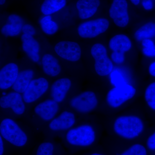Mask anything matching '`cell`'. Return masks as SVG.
I'll return each instance as SVG.
<instances>
[{
	"label": "cell",
	"mask_w": 155,
	"mask_h": 155,
	"mask_svg": "<svg viewBox=\"0 0 155 155\" xmlns=\"http://www.w3.org/2000/svg\"><path fill=\"white\" fill-rule=\"evenodd\" d=\"M65 145L70 149L86 148L94 144L97 140L95 128L89 124L72 127L63 137Z\"/></svg>",
	"instance_id": "cell-1"
},
{
	"label": "cell",
	"mask_w": 155,
	"mask_h": 155,
	"mask_svg": "<svg viewBox=\"0 0 155 155\" xmlns=\"http://www.w3.org/2000/svg\"><path fill=\"white\" fill-rule=\"evenodd\" d=\"M0 134L8 144L16 148H24L30 142L27 132L16 121L9 117L1 121Z\"/></svg>",
	"instance_id": "cell-2"
},
{
	"label": "cell",
	"mask_w": 155,
	"mask_h": 155,
	"mask_svg": "<svg viewBox=\"0 0 155 155\" xmlns=\"http://www.w3.org/2000/svg\"><path fill=\"white\" fill-rule=\"evenodd\" d=\"M144 123L141 118L134 115H124L116 118L113 125L114 132L119 137L132 140L143 132Z\"/></svg>",
	"instance_id": "cell-3"
},
{
	"label": "cell",
	"mask_w": 155,
	"mask_h": 155,
	"mask_svg": "<svg viewBox=\"0 0 155 155\" xmlns=\"http://www.w3.org/2000/svg\"><path fill=\"white\" fill-rule=\"evenodd\" d=\"M99 101L95 93L91 91L82 92L70 99V107L78 114H88L94 111L98 105Z\"/></svg>",
	"instance_id": "cell-4"
},
{
	"label": "cell",
	"mask_w": 155,
	"mask_h": 155,
	"mask_svg": "<svg viewBox=\"0 0 155 155\" xmlns=\"http://www.w3.org/2000/svg\"><path fill=\"white\" fill-rule=\"evenodd\" d=\"M136 89L130 84H125L114 87L110 90L106 96V101L111 108L116 109L133 98Z\"/></svg>",
	"instance_id": "cell-5"
},
{
	"label": "cell",
	"mask_w": 155,
	"mask_h": 155,
	"mask_svg": "<svg viewBox=\"0 0 155 155\" xmlns=\"http://www.w3.org/2000/svg\"><path fill=\"white\" fill-rule=\"evenodd\" d=\"M91 53L94 60L95 70L98 75L105 76L112 72L113 63L108 58L107 50L103 45L97 43L94 45Z\"/></svg>",
	"instance_id": "cell-6"
},
{
	"label": "cell",
	"mask_w": 155,
	"mask_h": 155,
	"mask_svg": "<svg viewBox=\"0 0 155 155\" xmlns=\"http://www.w3.org/2000/svg\"><path fill=\"white\" fill-rule=\"evenodd\" d=\"M49 88V83L44 77L34 78L22 94L23 100L27 104H33L41 97Z\"/></svg>",
	"instance_id": "cell-7"
},
{
	"label": "cell",
	"mask_w": 155,
	"mask_h": 155,
	"mask_svg": "<svg viewBox=\"0 0 155 155\" xmlns=\"http://www.w3.org/2000/svg\"><path fill=\"white\" fill-rule=\"evenodd\" d=\"M110 23L105 18H98L81 23L78 28V35L84 38H92L105 32Z\"/></svg>",
	"instance_id": "cell-8"
},
{
	"label": "cell",
	"mask_w": 155,
	"mask_h": 155,
	"mask_svg": "<svg viewBox=\"0 0 155 155\" xmlns=\"http://www.w3.org/2000/svg\"><path fill=\"white\" fill-rule=\"evenodd\" d=\"M76 121L75 114L72 111L65 110L48 123V130L54 134L66 132L74 127Z\"/></svg>",
	"instance_id": "cell-9"
},
{
	"label": "cell",
	"mask_w": 155,
	"mask_h": 155,
	"mask_svg": "<svg viewBox=\"0 0 155 155\" xmlns=\"http://www.w3.org/2000/svg\"><path fill=\"white\" fill-rule=\"evenodd\" d=\"M0 107L3 110H10L18 116H22L26 112V104L22 94L14 91L1 97Z\"/></svg>",
	"instance_id": "cell-10"
},
{
	"label": "cell",
	"mask_w": 155,
	"mask_h": 155,
	"mask_svg": "<svg viewBox=\"0 0 155 155\" xmlns=\"http://www.w3.org/2000/svg\"><path fill=\"white\" fill-rule=\"evenodd\" d=\"M60 109V104L52 98L48 99L34 107L33 115L40 121L48 123L57 116Z\"/></svg>",
	"instance_id": "cell-11"
},
{
	"label": "cell",
	"mask_w": 155,
	"mask_h": 155,
	"mask_svg": "<svg viewBox=\"0 0 155 155\" xmlns=\"http://www.w3.org/2000/svg\"><path fill=\"white\" fill-rule=\"evenodd\" d=\"M54 49L60 58L70 62L78 61L81 57V48L75 42L69 41L59 42L55 45Z\"/></svg>",
	"instance_id": "cell-12"
},
{
	"label": "cell",
	"mask_w": 155,
	"mask_h": 155,
	"mask_svg": "<svg viewBox=\"0 0 155 155\" xmlns=\"http://www.w3.org/2000/svg\"><path fill=\"white\" fill-rule=\"evenodd\" d=\"M128 5L126 0H114L109 10V14L114 23L120 27H124L128 24Z\"/></svg>",
	"instance_id": "cell-13"
},
{
	"label": "cell",
	"mask_w": 155,
	"mask_h": 155,
	"mask_svg": "<svg viewBox=\"0 0 155 155\" xmlns=\"http://www.w3.org/2000/svg\"><path fill=\"white\" fill-rule=\"evenodd\" d=\"M72 85V81L69 78H61L57 79L51 85V98L59 104H62L67 99Z\"/></svg>",
	"instance_id": "cell-14"
},
{
	"label": "cell",
	"mask_w": 155,
	"mask_h": 155,
	"mask_svg": "<svg viewBox=\"0 0 155 155\" xmlns=\"http://www.w3.org/2000/svg\"><path fill=\"white\" fill-rule=\"evenodd\" d=\"M19 68L16 63L11 62L0 70V89L6 90L12 87L18 77Z\"/></svg>",
	"instance_id": "cell-15"
},
{
	"label": "cell",
	"mask_w": 155,
	"mask_h": 155,
	"mask_svg": "<svg viewBox=\"0 0 155 155\" xmlns=\"http://www.w3.org/2000/svg\"><path fill=\"white\" fill-rule=\"evenodd\" d=\"M101 2L100 0H78L76 4L79 18L88 19L96 13Z\"/></svg>",
	"instance_id": "cell-16"
},
{
	"label": "cell",
	"mask_w": 155,
	"mask_h": 155,
	"mask_svg": "<svg viewBox=\"0 0 155 155\" xmlns=\"http://www.w3.org/2000/svg\"><path fill=\"white\" fill-rule=\"evenodd\" d=\"M41 65L44 72L50 77H57L62 71V68L58 59L48 53L43 56Z\"/></svg>",
	"instance_id": "cell-17"
},
{
	"label": "cell",
	"mask_w": 155,
	"mask_h": 155,
	"mask_svg": "<svg viewBox=\"0 0 155 155\" xmlns=\"http://www.w3.org/2000/svg\"><path fill=\"white\" fill-rule=\"evenodd\" d=\"M34 75L35 72L33 69H26L21 70L19 72L17 80L12 86L13 90L22 94L34 79Z\"/></svg>",
	"instance_id": "cell-18"
},
{
	"label": "cell",
	"mask_w": 155,
	"mask_h": 155,
	"mask_svg": "<svg viewBox=\"0 0 155 155\" xmlns=\"http://www.w3.org/2000/svg\"><path fill=\"white\" fill-rule=\"evenodd\" d=\"M34 155H65V153L60 144L49 140L41 143Z\"/></svg>",
	"instance_id": "cell-19"
},
{
	"label": "cell",
	"mask_w": 155,
	"mask_h": 155,
	"mask_svg": "<svg viewBox=\"0 0 155 155\" xmlns=\"http://www.w3.org/2000/svg\"><path fill=\"white\" fill-rule=\"evenodd\" d=\"M109 46L114 51L125 53L131 48V41L126 35H117L111 39L109 42Z\"/></svg>",
	"instance_id": "cell-20"
},
{
	"label": "cell",
	"mask_w": 155,
	"mask_h": 155,
	"mask_svg": "<svg viewBox=\"0 0 155 155\" xmlns=\"http://www.w3.org/2000/svg\"><path fill=\"white\" fill-rule=\"evenodd\" d=\"M67 2V0H44L41 6V11L45 16L51 15L64 8Z\"/></svg>",
	"instance_id": "cell-21"
},
{
	"label": "cell",
	"mask_w": 155,
	"mask_h": 155,
	"mask_svg": "<svg viewBox=\"0 0 155 155\" xmlns=\"http://www.w3.org/2000/svg\"><path fill=\"white\" fill-rule=\"evenodd\" d=\"M155 35V23L149 22L143 25L136 31L134 36L137 41L152 38Z\"/></svg>",
	"instance_id": "cell-22"
},
{
	"label": "cell",
	"mask_w": 155,
	"mask_h": 155,
	"mask_svg": "<svg viewBox=\"0 0 155 155\" xmlns=\"http://www.w3.org/2000/svg\"><path fill=\"white\" fill-rule=\"evenodd\" d=\"M42 30L48 35H52L58 31L59 27L58 24L52 20L51 15L45 16L40 20Z\"/></svg>",
	"instance_id": "cell-23"
},
{
	"label": "cell",
	"mask_w": 155,
	"mask_h": 155,
	"mask_svg": "<svg viewBox=\"0 0 155 155\" xmlns=\"http://www.w3.org/2000/svg\"><path fill=\"white\" fill-rule=\"evenodd\" d=\"M144 97L148 107L155 111V82L151 83L146 89Z\"/></svg>",
	"instance_id": "cell-24"
},
{
	"label": "cell",
	"mask_w": 155,
	"mask_h": 155,
	"mask_svg": "<svg viewBox=\"0 0 155 155\" xmlns=\"http://www.w3.org/2000/svg\"><path fill=\"white\" fill-rule=\"evenodd\" d=\"M116 155H148L147 148L140 143H135Z\"/></svg>",
	"instance_id": "cell-25"
},
{
	"label": "cell",
	"mask_w": 155,
	"mask_h": 155,
	"mask_svg": "<svg viewBox=\"0 0 155 155\" xmlns=\"http://www.w3.org/2000/svg\"><path fill=\"white\" fill-rule=\"evenodd\" d=\"M22 26L8 23L2 26L1 33L5 37H15L22 31Z\"/></svg>",
	"instance_id": "cell-26"
},
{
	"label": "cell",
	"mask_w": 155,
	"mask_h": 155,
	"mask_svg": "<svg viewBox=\"0 0 155 155\" xmlns=\"http://www.w3.org/2000/svg\"><path fill=\"white\" fill-rule=\"evenodd\" d=\"M21 39L22 43L26 45L28 47L32 49L36 53H39L40 45L38 42L33 36L23 34L21 36Z\"/></svg>",
	"instance_id": "cell-27"
},
{
	"label": "cell",
	"mask_w": 155,
	"mask_h": 155,
	"mask_svg": "<svg viewBox=\"0 0 155 155\" xmlns=\"http://www.w3.org/2000/svg\"><path fill=\"white\" fill-rule=\"evenodd\" d=\"M110 78L111 82L115 87L120 86L126 84L123 75L117 70L111 72Z\"/></svg>",
	"instance_id": "cell-28"
},
{
	"label": "cell",
	"mask_w": 155,
	"mask_h": 155,
	"mask_svg": "<svg viewBox=\"0 0 155 155\" xmlns=\"http://www.w3.org/2000/svg\"><path fill=\"white\" fill-rule=\"evenodd\" d=\"M22 46L23 51L31 61L35 63H37L39 61L40 55L38 53H36L24 44L22 43Z\"/></svg>",
	"instance_id": "cell-29"
},
{
	"label": "cell",
	"mask_w": 155,
	"mask_h": 155,
	"mask_svg": "<svg viewBox=\"0 0 155 155\" xmlns=\"http://www.w3.org/2000/svg\"><path fill=\"white\" fill-rule=\"evenodd\" d=\"M8 23L14 25H20L23 26L24 25V21L23 19L19 15L16 14H12L9 15L8 17Z\"/></svg>",
	"instance_id": "cell-30"
},
{
	"label": "cell",
	"mask_w": 155,
	"mask_h": 155,
	"mask_svg": "<svg viewBox=\"0 0 155 155\" xmlns=\"http://www.w3.org/2000/svg\"><path fill=\"white\" fill-rule=\"evenodd\" d=\"M111 58L114 62L116 64H122L125 60L124 53L114 51L111 55Z\"/></svg>",
	"instance_id": "cell-31"
},
{
	"label": "cell",
	"mask_w": 155,
	"mask_h": 155,
	"mask_svg": "<svg viewBox=\"0 0 155 155\" xmlns=\"http://www.w3.org/2000/svg\"><path fill=\"white\" fill-rule=\"evenodd\" d=\"M22 32L23 34L33 36L36 34V31L32 25L29 24H24L22 26Z\"/></svg>",
	"instance_id": "cell-32"
},
{
	"label": "cell",
	"mask_w": 155,
	"mask_h": 155,
	"mask_svg": "<svg viewBox=\"0 0 155 155\" xmlns=\"http://www.w3.org/2000/svg\"><path fill=\"white\" fill-rule=\"evenodd\" d=\"M147 149L152 151H155V131L148 137L146 142Z\"/></svg>",
	"instance_id": "cell-33"
},
{
	"label": "cell",
	"mask_w": 155,
	"mask_h": 155,
	"mask_svg": "<svg viewBox=\"0 0 155 155\" xmlns=\"http://www.w3.org/2000/svg\"><path fill=\"white\" fill-rule=\"evenodd\" d=\"M143 53L145 55L149 57L155 56V45L149 48H144L143 49Z\"/></svg>",
	"instance_id": "cell-34"
},
{
	"label": "cell",
	"mask_w": 155,
	"mask_h": 155,
	"mask_svg": "<svg viewBox=\"0 0 155 155\" xmlns=\"http://www.w3.org/2000/svg\"><path fill=\"white\" fill-rule=\"evenodd\" d=\"M4 139L0 136V155H6L7 153V144Z\"/></svg>",
	"instance_id": "cell-35"
},
{
	"label": "cell",
	"mask_w": 155,
	"mask_h": 155,
	"mask_svg": "<svg viewBox=\"0 0 155 155\" xmlns=\"http://www.w3.org/2000/svg\"><path fill=\"white\" fill-rule=\"evenodd\" d=\"M142 5L145 10L147 11L151 10L153 8V4L152 0H143Z\"/></svg>",
	"instance_id": "cell-36"
},
{
	"label": "cell",
	"mask_w": 155,
	"mask_h": 155,
	"mask_svg": "<svg viewBox=\"0 0 155 155\" xmlns=\"http://www.w3.org/2000/svg\"><path fill=\"white\" fill-rule=\"evenodd\" d=\"M142 44L144 48L151 47L155 45L153 42L150 39H145L143 40Z\"/></svg>",
	"instance_id": "cell-37"
},
{
	"label": "cell",
	"mask_w": 155,
	"mask_h": 155,
	"mask_svg": "<svg viewBox=\"0 0 155 155\" xmlns=\"http://www.w3.org/2000/svg\"><path fill=\"white\" fill-rule=\"evenodd\" d=\"M149 72L150 75L153 77H155V62L152 63L149 68Z\"/></svg>",
	"instance_id": "cell-38"
},
{
	"label": "cell",
	"mask_w": 155,
	"mask_h": 155,
	"mask_svg": "<svg viewBox=\"0 0 155 155\" xmlns=\"http://www.w3.org/2000/svg\"><path fill=\"white\" fill-rule=\"evenodd\" d=\"M130 1L134 5H137L139 4L140 2V0H130Z\"/></svg>",
	"instance_id": "cell-39"
},
{
	"label": "cell",
	"mask_w": 155,
	"mask_h": 155,
	"mask_svg": "<svg viewBox=\"0 0 155 155\" xmlns=\"http://www.w3.org/2000/svg\"><path fill=\"white\" fill-rule=\"evenodd\" d=\"M87 155H106L102 153L99 152H94L92 153H91Z\"/></svg>",
	"instance_id": "cell-40"
},
{
	"label": "cell",
	"mask_w": 155,
	"mask_h": 155,
	"mask_svg": "<svg viewBox=\"0 0 155 155\" xmlns=\"http://www.w3.org/2000/svg\"><path fill=\"white\" fill-rule=\"evenodd\" d=\"M6 0H0V5H3L6 3Z\"/></svg>",
	"instance_id": "cell-41"
}]
</instances>
